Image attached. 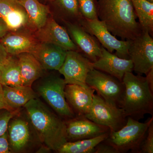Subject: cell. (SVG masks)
Returning <instances> with one entry per match:
<instances>
[{
    "label": "cell",
    "instance_id": "cell-1",
    "mask_svg": "<svg viewBox=\"0 0 153 153\" xmlns=\"http://www.w3.org/2000/svg\"><path fill=\"white\" fill-rule=\"evenodd\" d=\"M24 107L41 143L57 152L67 142L66 121L38 97Z\"/></svg>",
    "mask_w": 153,
    "mask_h": 153
},
{
    "label": "cell",
    "instance_id": "cell-2",
    "mask_svg": "<svg viewBox=\"0 0 153 153\" xmlns=\"http://www.w3.org/2000/svg\"><path fill=\"white\" fill-rule=\"evenodd\" d=\"M98 19L113 35L122 40H131L142 30L131 0H98Z\"/></svg>",
    "mask_w": 153,
    "mask_h": 153
},
{
    "label": "cell",
    "instance_id": "cell-3",
    "mask_svg": "<svg viewBox=\"0 0 153 153\" xmlns=\"http://www.w3.org/2000/svg\"><path fill=\"white\" fill-rule=\"evenodd\" d=\"M122 81L125 93L121 108L126 117L138 120L145 114L153 115V91L147 77L128 72L125 74Z\"/></svg>",
    "mask_w": 153,
    "mask_h": 153
},
{
    "label": "cell",
    "instance_id": "cell-4",
    "mask_svg": "<svg viewBox=\"0 0 153 153\" xmlns=\"http://www.w3.org/2000/svg\"><path fill=\"white\" fill-rule=\"evenodd\" d=\"M66 85L64 79L52 74L42 78L34 90L59 116L69 120L75 117V114L65 98Z\"/></svg>",
    "mask_w": 153,
    "mask_h": 153
},
{
    "label": "cell",
    "instance_id": "cell-5",
    "mask_svg": "<svg viewBox=\"0 0 153 153\" xmlns=\"http://www.w3.org/2000/svg\"><path fill=\"white\" fill-rule=\"evenodd\" d=\"M7 131L11 153L30 152L42 144L26 111L11 119Z\"/></svg>",
    "mask_w": 153,
    "mask_h": 153
},
{
    "label": "cell",
    "instance_id": "cell-6",
    "mask_svg": "<svg viewBox=\"0 0 153 153\" xmlns=\"http://www.w3.org/2000/svg\"><path fill=\"white\" fill-rule=\"evenodd\" d=\"M153 121V116L145 123L127 117L126 124L117 131H110L105 141L115 148L118 153L130 150L139 152L146 136L149 126Z\"/></svg>",
    "mask_w": 153,
    "mask_h": 153
},
{
    "label": "cell",
    "instance_id": "cell-7",
    "mask_svg": "<svg viewBox=\"0 0 153 153\" xmlns=\"http://www.w3.org/2000/svg\"><path fill=\"white\" fill-rule=\"evenodd\" d=\"M85 82L108 103L121 108L125 93L123 81L94 68L88 72Z\"/></svg>",
    "mask_w": 153,
    "mask_h": 153
},
{
    "label": "cell",
    "instance_id": "cell-8",
    "mask_svg": "<svg viewBox=\"0 0 153 153\" xmlns=\"http://www.w3.org/2000/svg\"><path fill=\"white\" fill-rule=\"evenodd\" d=\"M84 117L108 128L110 131L120 129L126 124L127 118L121 108L111 105L98 94H94L90 109Z\"/></svg>",
    "mask_w": 153,
    "mask_h": 153
},
{
    "label": "cell",
    "instance_id": "cell-9",
    "mask_svg": "<svg viewBox=\"0 0 153 153\" xmlns=\"http://www.w3.org/2000/svg\"><path fill=\"white\" fill-rule=\"evenodd\" d=\"M128 52L133 70L138 75H147L153 69V39L148 32L142 31L131 40Z\"/></svg>",
    "mask_w": 153,
    "mask_h": 153
},
{
    "label": "cell",
    "instance_id": "cell-10",
    "mask_svg": "<svg viewBox=\"0 0 153 153\" xmlns=\"http://www.w3.org/2000/svg\"><path fill=\"white\" fill-rule=\"evenodd\" d=\"M87 32L94 36L103 48L111 53L115 51L118 57L130 59L128 48L131 40H120L108 31L104 22L99 19L89 20L83 19L80 23Z\"/></svg>",
    "mask_w": 153,
    "mask_h": 153
},
{
    "label": "cell",
    "instance_id": "cell-11",
    "mask_svg": "<svg viewBox=\"0 0 153 153\" xmlns=\"http://www.w3.org/2000/svg\"><path fill=\"white\" fill-rule=\"evenodd\" d=\"M94 68L93 62L78 51H67L63 65L58 70L66 84L88 87L85 80L88 72Z\"/></svg>",
    "mask_w": 153,
    "mask_h": 153
},
{
    "label": "cell",
    "instance_id": "cell-12",
    "mask_svg": "<svg viewBox=\"0 0 153 153\" xmlns=\"http://www.w3.org/2000/svg\"><path fill=\"white\" fill-rule=\"evenodd\" d=\"M35 37L40 42L54 44L67 51H78L67 30L52 18L48 19L45 25L37 30Z\"/></svg>",
    "mask_w": 153,
    "mask_h": 153
},
{
    "label": "cell",
    "instance_id": "cell-13",
    "mask_svg": "<svg viewBox=\"0 0 153 153\" xmlns=\"http://www.w3.org/2000/svg\"><path fill=\"white\" fill-rule=\"evenodd\" d=\"M66 25L71 39L84 56L93 63L98 60L102 55V46L96 38L79 24L66 22Z\"/></svg>",
    "mask_w": 153,
    "mask_h": 153
},
{
    "label": "cell",
    "instance_id": "cell-14",
    "mask_svg": "<svg viewBox=\"0 0 153 153\" xmlns=\"http://www.w3.org/2000/svg\"><path fill=\"white\" fill-rule=\"evenodd\" d=\"M75 117L66 121L67 142L92 138L110 131L108 128L97 124L85 117Z\"/></svg>",
    "mask_w": 153,
    "mask_h": 153
},
{
    "label": "cell",
    "instance_id": "cell-15",
    "mask_svg": "<svg viewBox=\"0 0 153 153\" xmlns=\"http://www.w3.org/2000/svg\"><path fill=\"white\" fill-rule=\"evenodd\" d=\"M67 51L55 44L38 42L30 53L41 64L44 70L58 71L63 65Z\"/></svg>",
    "mask_w": 153,
    "mask_h": 153
},
{
    "label": "cell",
    "instance_id": "cell-16",
    "mask_svg": "<svg viewBox=\"0 0 153 153\" xmlns=\"http://www.w3.org/2000/svg\"><path fill=\"white\" fill-rule=\"evenodd\" d=\"M93 66L94 68L114 76L121 81L126 73L133 70V64L131 59L118 57L102 46L101 57L93 62Z\"/></svg>",
    "mask_w": 153,
    "mask_h": 153
},
{
    "label": "cell",
    "instance_id": "cell-17",
    "mask_svg": "<svg viewBox=\"0 0 153 153\" xmlns=\"http://www.w3.org/2000/svg\"><path fill=\"white\" fill-rule=\"evenodd\" d=\"M95 90L76 84H66L65 96L66 101L74 114L78 117L85 116L89 111Z\"/></svg>",
    "mask_w": 153,
    "mask_h": 153
},
{
    "label": "cell",
    "instance_id": "cell-18",
    "mask_svg": "<svg viewBox=\"0 0 153 153\" xmlns=\"http://www.w3.org/2000/svg\"><path fill=\"white\" fill-rule=\"evenodd\" d=\"M0 17L12 31L19 30L28 21L27 13L18 0H0Z\"/></svg>",
    "mask_w": 153,
    "mask_h": 153
},
{
    "label": "cell",
    "instance_id": "cell-19",
    "mask_svg": "<svg viewBox=\"0 0 153 153\" xmlns=\"http://www.w3.org/2000/svg\"><path fill=\"white\" fill-rule=\"evenodd\" d=\"M37 40L27 33L13 31L0 39V42L9 55L17 56L23 53H30L38 44Z\"/></svg>",
    "mask_w": 153,
    "mask_h": 153
},
{
    "label": "cell",
    "instance_id": "cell-20",
    "mask_svg": "<svg viewBox=\"0 0 153 153\" xmlns=\"http://www.w3.org/2000/svg\"><path fill=\"white\" fill-rule=\"evenodd\" d=\"M2 89L5 100L13 111L21 109L30 100L38 97L32 86L2 85Z\"/></svg>",
    "mask_w": 153,
    "mask_h": 153
},
{
    "label": "cell",
    "instance_id": "cell-21",
    "mask_svg": "<svg viewBox=\"0 0 153 153\" xmlns=\"http://www.w3.org/2000/svg\"><path fill=\"white\" fill-rule=\"evenodd\" d=\"M17 56L23 85L32 86L35 81L42 77L44 69L31 53H23Z\"/></svg>",
    "mask_w": 153,
    "mask_h": 153
},
{
    "label": "cell",
    "instance_id": "cell-22",
    "mask_svg": "<svg viewBox=\"0 0 153 153\" xmlns=\"http://www.w3.org/2000/svg\"><path fill=\"white\" fill-rule=\"evenodd\" d=\"M27 15L28 20L36 30L43 27L48 20L49 9L38 0H19Z\"/></svg>",
    "mask_w": 153,
    "mask_h": 153
},
{
    "label": "cell",
    "instance_id": "cell-23",
    "mask_svg": "<svg viewBox=\"0 0 153 153\" xmlns=\"http://www.w3.org/2000/svg\"><path fill=\"white\" fill-rule=\"evenodd\" d=\"M9 55L0 65V84L15 86L23 85L18 57Z\"/></svg>",
    "mask_w": 153,
    "mask_h": 153
},
{
    "label": "cell",
    "instance_id": "cell-24",
    "mask_svg": "<svg viewBox=\"0 0 153 153\" xmlns=\"http://www.w3.org/2000/svg\"><path fill=\"white\" fill-rule=\"evenodd\" d=\"M109 132L98 136L79 140L72 142H67L58 150L59 153H94L95 148L100 143L106 139Z\"/></svg>",
    "mask_w": 153,
    "mask_h": 153
},
{
    "label": "cell",
    "instance_id": "cell-25",
    "mask_svg": "<svg viewBox=\"0 0 153 153\" xmlns=\"http://www.w3.org/2000/svg\"><path fill=\"white\" fill-rule=\"evenodd\" d=\"M142 31L153 33V3L147 0H131Z\"/></svg>",
    "mask_w": 153,
    "mask_h": 153
},
{
    "label": "cell",
    "instance_id": "cell-26",
    "mask_svg": "<svg viewBox=\"0 0 153 153\" xmlns=\"http://www.w3.org/2000/svg\"><path fill=\"white\" fill-rule=\"evenodd\" d=\"M58 7L66 16L76 19L81 22L84 18L79 12L78 0H55Z\"/></svg>",
    "mask_w": 153,
    "mask_h": 153
},
{
    "label": "cell",
    "instance_id": "cell-27",
    "mask_svg": "<svg viewBox=\"0 0 153 153\" xmlns=\"http://www.w3.org/2000/svg\"><path fill=\"white\" fill-rule=\"evenodd\" d=\"M79 12L82 17L87 20L98 19L97 6L94 0H78Z\"/></svg>",
    "mask_w": 153,
    "mask_h": 153
},
{
    "label": "cell",
    "instance_id": "cell-28",
    "mask_svg": "<svg viewBox=\"0 0 153 153\" xmlns=\"http://www.w3.org/2000/svg\"><path fill=\"white\" fill-rule=\"evenodd\" d=\"M21 109L16 111L0 110V136L7 131L9 122L12 117L19 113Z\"/></svg>",
    "mask_w": 153,
    "mask_h": 153
},
{
    "label": "cell",
    "instance_id": "cell-29",
    "mask_svg": "<svg viewBox=\"0 0 153 153\" xmlns=\"http://www.w3.org/2000/svg\"><path fill=\"white\" fill-rule=\"evenodd\" d=\"M139 152V153H153V121L149 126L146 136Z\"/></svg>",
    "mask_w": 153,
    "mask_h": 153
},
{
    "label": "cell",
    "instance_id": "cell-30",
    "mask_svg": "<svg viewBox=\"0 0 153 153\" xmlns=\"http://www.w3.org/2000/svg\"><path fill=\"white\" fill-rule=\"evenodd\" d=\"M94 153H118L115 148L105 141L100 143L95 148Z\"/></svg>",
    "mask_w": 153,
    "mask_h": 153
},
{
    "label": "cell",
    "instance_id": "cell-31",
    "mask_svg": "<svg viewBox=\"0 0 153 153\" xmlns=\"http://www.w3.org/2000/svg\"><path fill=\"white\" fill-rule=\"evenodd\" d=\"M11 153L7 131L0 136V153Z\"/></svg>",
    "mask_w": 153,
    "mask_h": 153
},
{
    "label": "cell",
    "instance_id": "cell-32",
    "mask_svg": "<svg viewBox=\"0 0 153 153\" xmlns=\"http://www.w3.org/2000/svg\"><path fill=\"white\" fill-rule=\"evenodd\" d=\"M7 109L13 111L7 103L3 95L2 85L0 84V110Z\"/></svg>",
    "mask_w": 153,
    "mask_h": 153
},
{
    "label": "cell",
    "instance_id": "cell-33",
    "mask_svg": "<svg viewBox=\"0 0 153 153\" xmlns=\"http://www.w3.org/2000/svg\"><path fill=\"white\" fill-rule=\"evenodd\" d=\"M10 31L7 24L0 17V39L4 37Z\"/></svg>",
    "mask_w": 153,
    "mask_h": 153
},
{
    "label": "cell",
    "instance_id": "cell-34",
    "mask_svg": "<svg viewBox=\"0 0 153 153\" xmlns=\"http://www.w3.org/2000/svg\"><path fill=\"white\" fill-rule=\"evenodd\" d=\"M9 55L4 47L0 42V65L5 61Z\"/></svg>",
    "mask_w": 153,
    "mask_h": 153
},
{
    "label": "cell",
    "instance_id": "cell-35",
    "mask_svg": "<svg viewBox=\"0 0 153 153\" xmlns=\"http://www.w3.org/2000/svg\"><path fill=\"white\" fill-rule=\"evenodd\" d=\"M51 151L49 148L47 147L46 146L44 145L41 144V146L39 147V149L37 151L36 153H48Z\"/></svg>",
    "mask_w": 153,
    "mask_h": 153
},
{
    "label": "cell",
    "instance_id": "cell-36",
    "mask_svg": "<svg viewBox=\"0 0 153 153\" xmlns=\"http://www.w3.org/2000/svg\"><path fill=\"white\" fill-rule=\"evenodd\" d=\"M147 1L151 3H153V0H147Z\"/></svg>",
    "mask_w": 153,
    "mask_h": 153
},
{
    "label": "cell",
    "instance_id": "cell-37",
    "mask_svg": "<svg viewBox=\"0 0 153 153\" xmlns=\"http://www.w3.org/2000/svg\"><path fill=\"white\" fill-rule=\"evenodd\" d=\"M49 1H55V0H49Z\"/></svg>",
    "mask_w": 153,
    "mask_h": 153
},
{
    "label": "cell",
    "instance_id": "cell-38",
    "mask_svg": "<svg viewBox=\"0 0 153 153\" xmlns=\"http://www.w3.org/2000/svg\"><path fill=\"white\" fill-rule=\"evenodd\" d=\"M18 1H19V0H18Z\"/></svg>",
    "mask_w": 153,
    "mask_h": 153
}]
</instances>
